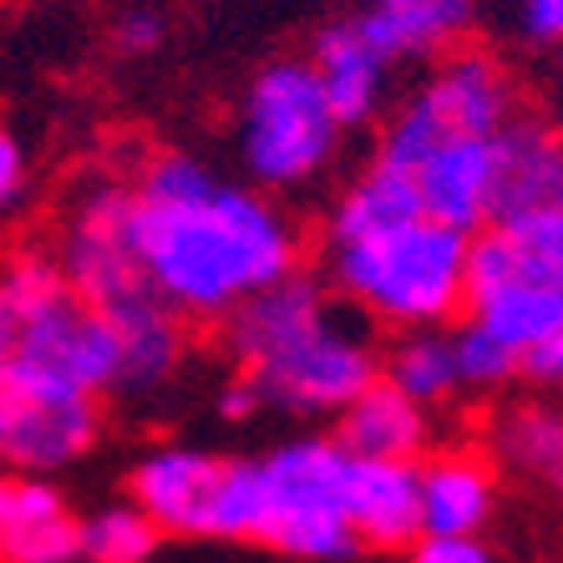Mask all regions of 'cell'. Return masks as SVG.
Here are the masks:
<instances>
[{"mask_svg": "<svg viewBox=\"0 0 563 563\" xmlns=\"http://www.w3.org/2000/svg\"><path fill=\"white\" fill-rule=\"evenodd\" d=\"M132 229L153 295L188 325H219L305 269L300 223L254 184H223L219 173L184 198H137Z\"/></svg>", "mask_w": 563, "mask_h": 563, "instance_id": "obj_1", "label": "cell"}, {"mask_svg": "<svg viewBox=\"0 0 563 563\" xmlns=\"http://www.w3.org/2000/svg\"><path fill=\"white\" fill-rule=\"evenodd\" d=\"M219 345L229 366L260 386L264 407L289 417H341L380 380L371 325L310 269H295L219 320Z\"/></svg>", "mask_w": 563, "mask_h": 563, "instance_id": "obj_2", "label": "cell"}, {"mask_svg": "<svg viewBox=\"0 0 563 563\" xmlns=\"http://www.w3.org/2000/svg\"><path fill=\"white\" fill-rule=\"evenodd\" d=\"M112 320L62 275L52 250H21L0 264V396H112Z\"/></svg>", "mask_w": 563, "mask_h": 563, "instance_id": "obj_3", "label": "cell"}, {"mask_svg": "<svg viewBox=\"0 0 563 563\" xmlns=\"http://www.w3.org/2000/svg\"><path fill=\"white\" fill-rule=\"evenodd\" d=\"M467 244L472 234L427 213L355 239H325V285L366 325L432 330L467 310Z\"/></svg>", "mask_w": 563, "mask_h": 563, "instance_id": "obj_4", "label": "cell"}, {"mask_svg": "<svg viewBox=\"0 0 563 563\" xmlns=\"http://www.w3.org/2000/svg\"><path fill=\"white\" fill-rule=\"evenodd\" d=\"M254 462V518L250 543H264L289 559L341 563L361 543L345 518V452L335 437L305 432L279 442Z\"/></svg>", "mask_w": 563, "mask_h": 563, "instance_id": "obj_5", "label": "cell"}, {"mask_svg": "<svg viewBox=\"0 0 563 563\" xmlns=\"http://www.w3.org/2000/svg\"><path fill=\"white\" fill-rule=\"evenodd\" d=\"M345 128L325 102L310 62H269L239 107V163L260 194H300L341 157Z\"/></svg>", "mask_w": 563, "mask_h": 563, "instance_id": "obj_6", "label": "cell"}, {"mask_svg": "<svg viewBox=\"0 0 563 563\" xmlns=\"http://www.w3.org/2000/svg\"><path fill=\"white\" fill-rule=\"evenodd\" d=\"M518 112H523V97L508 66L487 46H452L391 112L376 157L407 168L417 153L446 137H498Z\"/></svg>", "mask_w": 563, "mask_h": 563, "instance_id": "obj_7", "label": "cell"}, {"mask_svg": "<svg viewBox=\"0 0 563 563\" xmlns=\"http://www.w3.org/2000/svg\"><path fill=\"white\" fill-rule=\"evenodd\" d=\"M132 213H137V198L128 178H87L56 219L52 260L97 310H122L153 295L137 260Z\"/></svg>", "mask_w": 563, "mask_h": 563, "instance_id": "obj_8", "label": "cell"}, {"mask_svg": "<svg viewBox=\"0 0 563 563\" xmlns=\"http://www.w3.org/2000/svg\"><path fill=\"white\" fill-rule=\"evenodd\" d=\"M223 472L229 457H213L203 446L173 442L153 446L132 462L128 472V498L163 528V538H213V512H219Z\"/></svg>", "mask_w": 563, "mask_h": 563, "instance_id": "obj_9", "label": "cell"}, {"mask_svg": "<svg viewBox=\"0 0 563 563\" xmlns=\"http://www.w3.org/2000/svg\"><path fill=\"white\" fill-rule=\"evenodd\" d=\"M503 285L563 289V203L493 219L467 244V300Z\"/></svg>", "mask_w": 563, "mask_h": 563, "instance_id": "obj_10", "label": "cell"}, {"mask_svg": "<svg viewBox=\"0 0 563 563\" xmlns=\"http://www.w3.org/2000/svg\"><path fill=\"white\" fill-rule=\"evenodd\" d=\"M102 396H36L11 401L0 427V462L11 472H52L71 467L102 442Z\"/></svg>", "mask_w": 563, "mask_h": 563, "instance_id": "obj_11", "label": "cell"}, {"mask_svg": "<svg viewBox=\"0 0 563 563\" xmlns=\"http://www.w3.org/2000/svg\"><path fill=\"white\" fill-rule=\"evenodd\" d=\"M493 168H498V137H446L417 153L401 173L417 188L427 219L477 234L493 219Z\"/></svg>", "mask_w": 563, "mask_h": 563, "instance_id": "obj_12", "label": "cell"}, {"mask_svg": "<svg viewBox=\"0 0 563 563\" xmlns=\"http://www.w3.org/2000/svg\"><path fill=\"white\" fill-rule=\"evenodd\" d=\"M81 518L41 472L0 477V563H77Z\"/></svg>", "mask_w": 563, "mask_h": 563, "instance_id": "obj_13", "label": "cell"}, {"mask_svg": "<svg viewBox=\"0 0 563 563\" xmlns=\"http://www.w3.org/2000/svg\"><path fill=\"white\" fill-rule=\"evenodd\" d=\"M345 518L361 549H411L421 538V493L417 462L351 457L345 467Z\"/></svg>", "mask_w": 563, "mask_h": 563, "instance_id": "obj_14", "label": "cell"}, {"mask_svg": "<svg viewBox=\"0 0 563 563\" xmlns=\"http://www.w3.org/2000/svg\"><path fill=\"white\" fill-rule=\"evenodd\" d=\"M310 66L320 87H325V102L335 112L345 132L366 128L386 112V97H391V62L371 46V36L361 31V21H335L314 36Z\"/></svg>", "mask_w": 563, "mask_h": 563, "instance_id": "obj_15", "label": "cell"}, {"mask_svg": "<svg viewBox=\"0 0 563 563\" xmlns=\"http://www.w3.org/2000/svg\"><path fill=\"white\" fill-rule=\"evenodd\" d=\"M483 0H371L366 15H355L391 66L437 62L452 46H467Z\"/></svg>", "mask_w": 563, "mask_h": 563, "instance_id": "obj_16", "label": "cell"}, {"mask_svg": "<svg viewBox=\"0 0 563 563\" xmlns=\"http://www.w3.org/2000/svg\"><path fill=\"white\" fill-rule=\"evenodd\" d=\"M563 203V132L543 118H518L498 132V168H493V219L523 209ZM487 219V223H493Z\"/></svg>", "mask_w": 563, "mask_h": 563, "instance_id": "obj_17", "label": "cell"}, {"mask_svg": "<svg viewBox=\"0 0 563 563\" xmlns=\"http://www.w3.org/2000/svg\"><path fill=\"white\" fill-rule=\"evenodd\" d=\"M421 533H483L498 503L493 462L477 446H442L417 462Z\"/></svg>", "mask_w": 563, "mask_h": 563, "instance_id": "obj_18", "label": "cell"}, {"mask_svg": "<svg viewBox=\"0 0 563 563\" xmlns=\"http://www.w3.org/2000/svg\"><path fill=\"white\" fill-rule=\"evenodd\" d=\"M102 314L112 320V335H118V386H112V396L163 391L188 355V320H178L157 295Z\"/></svg>", "mask_w": 563, "mask_h": 563, "instance_id": "obj_19", "label": "cell"}, {"mask_svg": "<svg viewBox=\"0 0 563 563\" xmlns=\"http://www.w3.org/2000/svg\"><path fill=\"white\" fill-rule=\"evenodd\" d=\"M335 442L351 457L421 462L432 452V411L401 396L391 380H371L351 407L335 417Z\"/></svg>", "mask_w": 563, "mask_h": 563, "instance_id": "obj_20", "label": "cell"}, {"mask_svg": "<svg viewBox=\"0 0 563 563\" xmlns=\"http://www.w3.org/2000/svg\"><path fill=\"white\" fill-rule=\"evenodd\" d=\"M493 457L518 477L543 483L563 503V407L553 401H512L493 417Z\"/></svg>", "mask_w": 563, "mask_h": 563, "instance_id": "obj_21", "label": "cell"}, {"mask_svg": "<svg viewBox=\"0 0 563 563\" xmlns=\"http://www.w3.org/2000/svg\"><path fill=\"white\" fill-rule=\"evenodd\" d=\"M380 380H391L401 396H411L417 407H442L462 391L457 380V355H452V330H396L391 345H380Z\"/></svg>", "mask_w": 563, "mask_h": 563, "instance_id": "obj_22", "label": "cell"}, {"mask_svg": "<svg viewBox=\"0 0 563 563\" xmlns=\"http://www.w3.org/2000/svg\"><path fill=\"white\" fill-rule=\"evenodd\" d=\"M417 213H421V198L407 173L391 168L386 157H371L366 168L345 184V194L330 203L325 239H355V234H371V229H386V223L417 219Z\"/></svg>", "mask_w": 563, "mask_h": 563, "instance_id": "obj_23", "label": "cell"}, {"mask_svg": "<svg viewBox=\"0 0 563 563\" xmlns=\"http://www.w3.org/2000/svg\"><path fill=\"white\" fill-rule=\"evenodd\" d=\"M467 320L498 335L508 351L528 355L538 341H549L563 325V289L553 285H503L467 300Z\"/></svg>", "mask_w": 563, "mask_h": 563, "instance_id": "obj_24", "label": "cell"}, {"mask_svg": "<svg viewBox=\"0 0 563 563\" xmlns=\"http://www.w3.org/2000/svg\"><path fill=\"white\" fill-rule=\"evenodd\" d=\"M163 549V528L132 498L81 518V559L87 563H147Z\"/></svg>", "mask_w": 563, "mask_h": 563, "instance_id": "obj_25", "label": "cell"}, {"mask_svg": "<svg viewBox=\"0 0 563 563\" xmlns=\"http://www.w3.org/2000/svg\"><path fill=\"white\" fill-rule=\"evenodd\" d=\"M452 355H457V380L462 391H498L512 376H523V355L508 351L498 335H487L483 325L462 320L452 330Z\"/></svg>", "mask_w": 563, "mask_h": 563, "instance_id": "obj_26", "label": "cell"}, {"mask_svg": "<svg viewBox=\"0 0 563 563\" xmlns=\"http://www.w3.org/2000/svg\"><path fill=\"white\" fill-rule=\"evenodd\" d=\"M163 36H168V15L153 11V5H132V11L118 15V26H112V46H118L122 56H147L163 46Z\"/></svg>", "mask_w": 563, "mask_h": 563, "instance_id": "obj_27", "label": "cell"}, {"mask_svg": "<svg viewBox=\"0 0 563 563\" xmlns=\"http://www.w3.org/2000/svg\"><path fill=\"white\" fill-rule=\"evenodd\" d=\"M518 31L528 46L563 56V0H518Z\"/></svg>", "mask_w": 563, "mask_h": 563, "instance_id": "obj_28", "label": "cell"}, {"mask_svg": "<svg viewBox=\"0 0 563 563\" xmlns=\"http://www.w3.org/2000/svg\"><path fill=\"white\" fill-rule=\"evenodd\" d=\"M411 563H493L477 533H421L411 543Z\"/></svg>", "mask_w": 563, "mask_h": 563, "instance_id": "obj_29", "label": "cell"}, {"mask_svg": "<svg viewBox=\"0 0 563 563\" xmlns=\"http://www.w3.org/2000/svg\"><path fill=\"white\" fill-rule=\"evenodd\" d=\"M21 194H26V147L0 122V213H11Z\"/></svg>", "mask_w": 563, "mask_h": 563, "instance_id": "obj_30", "label": "cell"}, {"mask_svg": "<svg viewBox=\"0 0 563 563\" xmlns=\"http://www.w3.org/2000/svg\"><path fill=\"white\" fill-rule=\"evenodd\" d=\"M213 407H219L223 421H250L264 411V396L260 386H254L250 376H239V371H229V380L219 386V396H213Z\"/></svg>", "mask_w": 563, "mask_h": 563, "instance_id": "obj_31", "label": "cell"}, {"mask_svg": "<svg viewBox=\"0 0 563 563\" xmlns=\"http://www.w3.org/2000/svg\"><path fill=\"white\" fill-rule=\"evenodd\" d=\"M523 376L538 380V386H549V391H563V325L523 355Z\"/></svg>", "mask_w": 563, "mask_h": 563, "instance_id": "obj_32", "label": "cell"}, {"mask_svg": "<svg viewBox=\"0 0 563 563\" xmlns=\"http://www.w3.org/2000/svg\"><path fill=\"white\" fill-rule=\"evenodd\" d=\"M5 407H11V401H5V396H0V427H5Z\"/></svg>", "mask_w": 563, "mask_h": 563, "instance_id": "obj_33", "label": "cell"}]
</instances>
